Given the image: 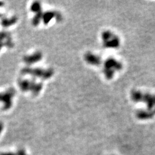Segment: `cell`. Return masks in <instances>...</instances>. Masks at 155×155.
Instances as JSON below:
<instances>
[{
    "mask_svg": "<svg viewBox=\"0 0 155 155\" xmlns=\"http://www.w3.org/2000/svg\"><path fill=\"white\" fill-rule=\"evenodd\" d=\"M14 95V91L10 90L7 93L0 94V100L4 103V108L9 109L12 105V98Z\"/></svg>",
    "mask_w": 155,
    "mask_h": 155,
    "instance_id": "obj_3",
    "label": "cell"
},
{
    "mask_svg": "<svg viewBox=\"0 0 155 155\" xmlns=\"http://www.w3.org/2000/svg\"><path fill=\"white\" fill-rule=\"evenodd\" d=\"M16 21V18H12L11 20H4L3 21H2V24L4 26H9L10 25H12Z\"/></svg>",
    "mask_w": 155,
    "mask_h": 155,
    "instance_id": "obj_6",
    "label": "cell"
},
{
    "mask_svg": "<svg viewBox=\"0 0 155 155\" xmlns=\"http://www.w3.org/2000/svg\"><path fill=\"white\" fill-rule=\"evenodd\" d=\"M32 10L33 12H39L40 10V5L37 3H35L32 6Z\"/></svg>",
    "mask_w": 155,
    "mask_h": 155,
    "instance_id": "obj_7",
    "label": "cell"
},
{
    "mask_svg": "<svg viewBox=\"0 0 155 155\" xmlns=\"http://www.w3.org/2000/svg\"><path fill=\"white\" fill-rule=\"evenodd\" d=\"M24 74H29L34 76L43 78V79H48L53 74V71L52 70H43L39 68H24L22 71Z\"/></svg>",
    "mask_w": 155,
    "mask_h": 155,
    "instance_id": "obj_1",
    "label": "cell"
},
{
    "mask_svg": "<svg viewBox=\"0 0 155 155\" xmlns=\"http://www.w3.org/2000/svg\"><path fill=\"white\" fill-rule=\"evenodd\" d=\"M0 155H16V153H14L10 152H2L0 153Z\"/></svg>",
    "mask_w": 155,
    "mask_h": 155,
    "instance_id": "obj_9",
    "label": "cell"
},
{
    "mask_svg": "<svg viewBox=\"0 0 155 155\" xmlns=\"http://www.w3.org/2000/svg\"><path fill=\"white\" fill-rule=\"evenodd\" d=\"M16 155H28L27 153L25 150L23 149H18L17 152L16 153Z\"/></svg>",
    "mask_w": 155,
    "mask_h": 155,
    "instance_id": "obj_8",
    "label": "cell"
},
{
    "mask_svg": "<svg viewBox=\"0 0 155 155\" xmlns=\"http://www.w3.org/2000/svg\"><path fill=\"white\" fill-rule=\"evenodd\" d=\"M41 58H42V55H41L40 52H36V53L33 54L32 55L25 57L24 61L27 63L31 64L39 61Z\"/></svg>",
    "mask_w": 155,
    "mask_h": 155,
    "instance_id": "obj_4",
    "label": "cell"
},
{
    "mask_svg": "<svg viewBox=\"0 0 155 155\" xmlns=\"http://www.w3.org/2000/svg\"><path fill=\"white\" fill-rule=\"evenodd\" d=\"M3 129H4V125L1 122H0V135H1L2 132H3Z\"/></svg>",
    "mask_w": 155,
    "mask_h": 155,
    "instance_id": "obj_10",
    "label": "cell"
},
{
    "mask_svg": "<svg viewBox=\"0 0 155 155\" xmlns=\"http://www.w3.org/2000/svg\"><path fill=\"white\" fill-rule=\"evenodd\" d=\"M55 12H49L45 13L44 15L43 16V19L44 21L45 24H47L48 22H49L52 19V18L55 16Z\"/></svg>",
    "mask_w": 155,
    "mask_h": 155,
    "instance_id": "obj_5",
    "label": "cell"
},
{
    "mask_svg": "<svg viewBox=\"0 0 155 155\" xmlns=\"http://www.w3.org/2000/svg\"><path fill=\"white\" fill-rule=\"evenodd\" d=\"M19 86L20 89L24 91L31 90L35 94L39 93L42 88V85L41 84H36L32 81H21L19 82Z\"/></svg>",
    "mask_w": 155,
    "mask_h": 155,
    "instance_id": "obj_2",
    "label": "cell"
}]
</instances>
